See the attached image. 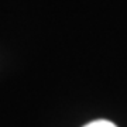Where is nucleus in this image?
I'll list each match as a JSON object with an SVG mask.
<instances>
[{"label":"nucleus","mask_w":127,"mask_h":127,"mask_svg":"<svg viewBox=\"0 0 127 127\" xmlns=\"http://www.w3.org/2000/svg\"><path fill=\"white\" fill-rule=\"evenodd\" d=\"M83 127H117V126L113 124L112 122H107V120H96V122H92Z\"/></svg>","instance_id":"f257e3e1"}]
</instances>
